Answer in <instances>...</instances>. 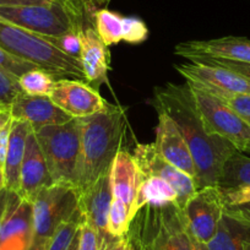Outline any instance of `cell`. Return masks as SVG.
<instances>
[{
  "label": "cell",
  "mask_w": 250,
  "mask_h": 250,
  "mask_svg": "<svg viewBox=\"0 0 250 250\" xmlns=\"http://www.w3.org/2000/svg\"><path fill=\"white\" fill-rule=\"evenodd\" d=\"M225 206L218 187L198 189L183 208L191 235L208 244L217 230Z\"/></svg>",
  "instance_id": "obj_9"
},
{
  "label": "cell",
  "mask_w": 250,
  "mask_h": 250,
  "mask_svg": "<svg viewBox=\"0 0 250 250\" xmlns=\"http://www.w3.org/2000/svg\"><path fill=\"white\" fill-rule=\"evenodd\" d=\"M225 211L239 220L250 223V203L242 204V205L225 206Z\"/></svg>",
  "instance_id": "obj_38"
},
{
  "label": "cell",
  "mask_w": 250,
  "mask_h": 250,
  "mask_svg": "<svg viewBox=\"0 0 250 250\" xmlns=\"http://www.w3.org/2000/svg\"><path fill=\"white\" fill-rule=\"evenodd\" d=\"M242 185H250V158L238 151L223 165L217 187L235 188Z\"/></svg>",
  "instance_id": "obj_24"
},
{
  "label": "cell",
  "mask_w": 250,
  "mask_h": 250,
  "mask_svg": "<svg viewBox=\"0 0 250 250\" xmlns=\"http://www.w3.org/2000/svg\"><path fill=\"white\" fill-rule=\"evenodd\" d=\"M22 93L18 79L0 70V112L10 110L14 101Z\"/></svg>",
  "instance_id": "obj_29"
},
{
  "label": "cell",
  "mask_w": 250,
  "mask_h": 250,
  "mask_svg": "<svg viewBox=\"0 0 250 250\" xmlns=\"http://www.w3.org/2000/svg\"><path fill=\"white\" fill-rule=\"evenodd\" d=\"M49 98L60 109L76 119L91 117L108 107V102L103 100L98 88L74 79L55 81Z\"/></svg>",
  "instance_id": "obj_12"
},
{
  "label": "cell",
  "mask_w": 250,
  "mask_h": 250,
  "mask_svg": "<svg viewBox=\"0 0 250 250\" xmlns=\"http://www.w3.org/2000/svg\"><path fill=\"white\" fill-rule=\"evenodd\" d=\"M191 245H193V250H208V245H206L205 243L200 242V240H198L196 238H194L193 235H191Z\"/></svg>",
  "instance_id": "obj_42"
},
{
  "label": "cell",
  "mask_w": 250,
  "mask_h": 250,
  "mask_svg": "<svg viewBox=\"0 0 250 250\" xmlns=\"http://www.w3.org/2000/svg\"><path fill=\"white\" fill-rule=\"evenodd\" d=\"M0 20L43 37H60L79 32L93 21L87 15L85 0L50 1L42 5L0 6Z\"/></svg>",
  "instance_id": "obj_5"
},
{
  "label": "cell",
  "mask_w": 250,
  "mask_h": 250,
  "mask_svg": "<svg viewBox=\"0 0 250 250\" xmlns=\"http://www.w3.org/2000/svg\"><path fill=\"white\" fill-rule=\"evenodd\" d=\"M31 131L32 128L26 120L13 119L8 151L4 162V177L6 189L16 194H19L20 190L21 166L25 156L26 141Z\"/></svg>",
  "instance_id": "obj_21"
},
{
  "label": "cell",
  "mask_w": 250,
  "mask_h": 250,
  "mask_svg": "<svg viewBox=\"0 0 250 250\" xmlns=\"http://www.w3.org/2000/svg\"><path fill=\"white\" fill-rule=\"evenodd\" d=\"M107 250H134L133 247H131L130 242L125 235L124 238H120V239H117L114 243H113L110 247L107 248Z\"/></svg>",
  "instance_id": "obj_41"
},
{
  "label": "cell",
  "mask_w": 250,
  "mask_h": 250,
  "mask_svg": "<svg viewBox=\"0 0 250 250\" xmlns=\"http://www.w3.org/2000/svg\"><path fill=\"white\" fill-rule=\"evenodd\" d=\"M113 201L112 188H110L109 172L98 178L92 187L80 195V210L83 217L96 230L100 242V249L107 250L117 239L108 233V216Z\"/></svg>",
  "instance_id": "obj_14"
},
{
  "label": "cell",
  "mask_w": 250,
  "mask_h": 250,
  "mask_svg": "<svg viewBox=\"0 0 250 250\" xmlns=\"http://www.w3.org/2000/svg\"><path fill=\"white\" fill-rule=\"evenodd\" d=\"M134 217L133 212L126 205L113 199L108 216V233L114 239H120L128 234Z\"/></svg>",
  "instance_id": "obj_27"
},
{
  "label": "cell",
  "mask_w": 250,
  "mask_h": 250,
  "mask_svg": "<svg viewBox=\"0 0 250 250\" xmlns=\"http://www.w3.org/2000/svg\"><path fill=\"white\" fill-rule=\"evenodd\" d=\"M54 183L50 177L40 144L32 130L26 141L25 156L21 166L19 195L32 203L42 189Z\"/></svg>",
  "instance_id": "obj_18"
},
{
  "label": "cell",
  "mask_w": 250,
  "mask_h": 250,
  "mask_svg": "<svg viewBox=\"0 0 250 250\" xmlns=\"http://www.w3.org/2000/svg\"><path fill=\"white\" fill-rule=\"evenodd\" d=\"M9 194L10 191L4 188L3 190L0 191V226H1V222L4 220V216H5L6 208H8V201H9Z\"/></svg>",
  "instance_id": "obj_40"
},
{
  "label": "cell",
  "mask_w": 250,
  "mask_h": 250,
  "mask_svg": "<svg viewBox=\"0 0 250 250\" xmlns=\"http://www.w3.org/2000/svg\"><path fill=\"white\" fill-rule=\"evenodd\" d=\"M126 238L134 250H193L191 234L177 204L144 206L133 220Z\"/></svg>",
  "instance_id": "obj_4"
},
{
  "label": "cell",
  "mask_w": 250,
  "mask_h": 250,
  "mask_svg": "<svg viewBox=\"0 0 250 250\" xmlns=\"http://www.w3.org/2000/svg\"><path fill=\"white\" fill-rule=\"evenodd\" d=\"M133 157L138 165L141 177L162 178L174 188L178 195L177 205L182 210L188 200L198 190L194 178L166 161L156 151L153 144H138L134 148Z\"/></svg>",
  "instance_id": "obj_10"
},
{
  "label": "cell",
  "mask_w": 250,
  "mask_h": 250,
  "mask_svg": "<svg viewBox=\"0 0 250 250\" xmlns=\"http://www.w3.org/2000/svg\"><path fill=\"white\" fill-rule=\"evenodd\" d=\"M147 36V26L141 19L133 18V16L123 18V41L138 44L146 41Z\"/></svg>",
  "instance_id": "obj_30"
},
{
  "label": "cell",
  "mask_w": 250,
  "mask_h": 250,
  "mask_svg": "<svg viewBox=\"0 0 250 250\" xmlns=\"http://www.w3.org/2000/svg\"><path fill=\"white\" fill-rule=\"evenodd\" d=\"M28 250H45V249H42V248H40V247H37V245H35V244H32L31 245V248Z\"/></svg>",
  "instance_id": "obj_45"
},
{
  "label": "cell",
  "mask_w": 250,
  "mask_h": 250,
  "mask_svg": "<svg viewBox=\"0 0 250 250\" xmlns=\"http://www.w3.org/2000/svg\"><path fill=\"white\" fill-rule=\"evenodd\" d=\"M153 105L172 118L190 150L196 189L217 187L223 165L238 150L223 138L206 133L189 83H167L156 88Z\"/></svg>",
  "instance_id": "obj_1"
},
{
  "label": "cell",
  "mask_w": 250,
  "mask_h": 250,
  "mask_svg": "<svg viewBox=\"0 0 250 250\" xmlns=\"http://www.w3.org/2000/svg\"><path fill=\"white\" fill-rule=\"evenodd\" d=\"M123 18L107 8L100 9L93 16V26L98 37L107 47L123 41Z\"/></svg>",
  "instance_id": "obj_25"
},
{
  "label": "cell",
  "mask_w": 250,
  "mask_h": 250,
  "mask_svg": "<svg viewBox=\"0 0 250 250\" xmlns=\"http://www.w3.org/2000/svg\"><path fill=\"white\" fill-rule=\"evenodd\" d=\"M208 250H250V223L223 211Z\"/></svg>",
  "instance_id": "obj_22"
},
{
  "label": "cell",
  "mask_w": 250,
  "mask_h": 250,
  "mask_svg": "<svg viewBox=\"0 0 250 250\" xmlns=\"http://www.w3.org/2000/svg\"><path fill=\"white\" fill-rule=\"evenodd\" d=\"M80 155L73 185L80 195L109 172L115 156L123 148L128 119L119 105L109 104L102 112L80 118Z\"/></svg>",
  "instance_id": "obj_2"
},
{
  "label": "cell",
  "mask_w": 250,
  "mask_h": 250,
  "mask_svg": "<svg viewBox=\"0 0 250 250\" xmlns=\"http://www.w3.org/2000/svg\"><path fill=\"white\" fill-rule=\"evenodd\" d=\"M211 93V92H210ZM232 108L250 126V93L228 95V93H211Z\"/></svg>",
  "instance_id": "obj_32"
},
{
  "label": "cell",
  "mask_w": 250,
  "mask_h": 250,
  "mask_svg": "<svg viewBox=\"0 0 250 250\" xmlns=\"http://www.w3.org/2000/svg\"><path fill=\"white\" fill-rule=\"evenodd\" d=\"M190 62H201V64H211V65L225 66V68L230 69V70L235 71V73L240 74L242 76L247 78L248 80H250V64H248V62H233V60H227V59H215V58H196V59H191Z\"/></svg>",
  "instance_id": "obj_37"
},
{
  "label": "cell",
  "mask_w": 250,
  "mask_h": 250,
  "mask_svg": "<svg viewBox=\"0 0 250 250\" xmlns=\"http://www.w3.org/2000/svg\"><path fill=\"white\" fill-rule=\"evenodd\" d=\"M13 119L26 120L33 131L48 125H62L74 119L60 109L48 96H28L21 93L10 108Z\"/></svg>",
  "instance_id": "obj_17"
},
{
  "label": "cell",
  "mask_w": 250,
  "mask_h": 250,
  "mask_svg": "<svg viewBox=\"0 0 250 250\" xmlns=\"http://www.w3.org/2000/svg\"><path fill=\"white\" fill-rule=\"evenodd\" d=\"M81 223V210L76 213L75 216L66 221L65 223H62L53 238L50 239L49 244H48L45 250H69L71 243L75 239L76 234L79 232Z\"/></svg>",
  "instance_id": "obj_28"
},
{
  "label": "cell",
  "mask_w": 250,
  "mask_h": 250,
  "mask_svg": "<svg viewBox=\"0 0 250 250\" xmlns=\"http://www.w3.org/2000/svg\"><path fill=\"white\" fill-rule=\"evenodd\" d=\"M174 53L189 60L215 58L250 64V40L227 36L208 41H187L177 44Z\"/></svg>",
  "instance_id": "obj_15"
},
{
  "label": "cell",
  "mask_w": 250,
  "mask_h": 250,
  "mask_svg": "<svg viewBox=\"0 0 250 250\" xmlns=\"http://www.w3.org/2000/svg\"><path fill=\"white\" fill-rule=\"evenodd\" d=\"M177 191L165 179L158 177H145L141 179L139 187L135 210L138 212L144 206L162 208L170 204H177Z\"/></svg>",
  "instance_id": "obj_23"
},
{
  "label": "cell",
  "mask_w": 250,
  "mask_h": 250,
  "mask_svg": "<svg viewBox=\"0 0 250 250\" xmlns=\"http://www.w3.org/2000/svg\"><path fill=\"white\" fill-rule=\"evenodd\" d=\"M52 0H0V6H23L42 5L50 3Z\"/></svg>",
  "instance_id": "obj_39"
},
{
  "label": "cell",
  "mask_w": 250,
  "mask_h": 250,
  "mask_svg": "<svg viewBox=\"0 0 250 250\" xmlns=\"http://www.w3.org/2000/svg\"><path fill=\"white\" fill-rule=\"evenodd\" d=\"M11 124H13V117H11L10 110H1L0 112V168H3V169L6 151H8L9 139H10Z\"/></svg>",
  "instance_id": "obj_36"
},
{
  "label": "cell",
  "mask_w": 250,
  "mask_h": 250,
  "mask_svg": "<svg viewBox=\"0 0 250 250\" xmlns=\"http://www.w3.org/2000/svg\"><path fill=\"white\" fill-rule=\"evenodd\" d=\"M109 178L113 199L128 206L135 216V200L143 177L129 151L122 148L117 153L110 167Z\"/></svg>",
  "instance_id": "obj_19"
},
{
  "label": "cell",
  "mask_w": 250,
  "mask_h": 250,
  "mask_svg": "<svg viewBox=\"0 0 250 250\" xmlns=\"http://www.w3.org/2000/svg\"><path fill=\"white\" fill-rule=\"evenodd\" d=\"M80 193L71 184H52L44 188L33 206L32 244L47 249L58 228L80 211Z\"/></svg>",
  "instance_id": "obj_7"
},
{
  "label": "cell",
  "mask_w": 250,
  "mask_h": 250,
  "mask_svg": "<svg viewBox=\"0 0 250 250\" xmlns=\"http://www.w3.org/2000/svg\"><path fill=\"white\" fill-rule=\"evenodd\" d=\"M55 79L40 68L26 71L19 78V85L23 93L28 96H48L49 97L55 85Z\"/></svg>",
  "instance_id": "obj_26"
},
{
  "label": "cell",
  "mask_w": 250,
  "mask_h": 250,
  "mask_svg": "<svg viewBox=\"0 0 250 250\" xmlns=\"http://www.w3.org/2000/svg\"><path fill=\"white\" fill-rule=\"evenodd\" d=\"M220 190L226 206L242 205V204L250 203V185H242V187L235 188H220Z\"/></svg>",
  "instance_id": "obj_35"
},
{
  "label": "cell",
  "mask_w": 250,
  "mask_h": 250,
  "mask_svg": "<svg viewBox=\"0 0 250 250\" xmlns=\"http://www.w3.org/2000/svg\"><path fill=\"white\" fill-rule=\"evenodd\" d=\"M5 188V177H4V169L0 168V191Z\"/></svg>",
  "instance_id": "obj_43"
},
{
  "label": "cell",
  "mask_w": 250,
  "mask_h": 250,
  "mask_svg": "<svg viewBox=\"0 0 250 250\" xmlns=\"http://www.w3.org/2000/svg\"><path fill=\"white\" fill-rule=\"evenodd\" d=\"M78 250H101L98 235L92 226L81 215V223L79 228Z\"/></svg>",
  "instance_id": "obj_34"
},
{
  "label": "cell",
  "mask_w": 250,
  "mask_h": 250,
  "mask_svg": "<svg viewBox=\"0 0 250 250\" xmlns=\"http://www.w3.org/2000/svg\"><path fill=\"white\" fill-rule=\"evenodd\" d=\"M174 68L188 83L208 92L228 95L250 93V80L225 66L190 62L177 64Z\"/></svg>",
  "instance_id": "obj_11"
},
{
  "label": "cell",
  "mask_w": 250,
  "mask_h": 250,
  "mask_svg": "<svg viewBox=\"0 0 250 250\" xmlns=\"http://www.w3.org/2000/svg\"><path fill=\"white\" fill-rule=\"evenodd\" d=\"M33 242L32 203L10 191L0 226V250H28Z\"/></svg>",
  "instance_id": "obj_13"
},
{
  "label": "cell",
  "mask_w": 250,
  "mask_h": 250,
  "mask_svg": "<svg viewBox=\"0 0 250 250\" xmlns=\"http://www.w3.org/2000/svg\"><path fill=\"white\" fill-rule=\"evenodd\" d=\"M35 68H37V66L20 59V58L14 57L13 54H10V53H8L0 47V70L6 73L8 75L19 80V78L23 75L26 71L32 70Z\"/></svg>",
  "instance_id": "obj_31"
},
{
  "label": "cell",
  "mask_w": 250,
  "mask_h": 250,
  "mask_svg": "<svg viewBox=\"0 0 250 250\" xmlns=\"http://www.w3.org/2000/svg\"><path fill=\"white\" fill-rule=\"evenodd\" d=\"M157 113L158 125L156 130V141L153 143L156 151L170 165L193 177L195 180V163L179 129L172 118L163 110L157 109Z\"/></svg>",
  "instance_id": "obj_16"
},
{
  "label": "cell",
  "mask_w": 250,
  "mask_h": 250,
  "mask_svg": "<svg viewBox=\"0 0 250 250\" xmlns=\"http://www.w3.org/2000/svg\"><path fill=\"white\" fill-rule=\"evenodd\" d=\"M78 243H79V232H78V234H76L75 239H74L73 243H71L69 250H78Z\"/></svg>",
  "instance_id": "obj_44"
},
{
  "label": "cell",
  "mask_w": 250,
  "mask_h": 250,
  "mask_svg": "<svg viewBox=\"0 0 250 250\" xmlns=\"http://www.w3.org/2000/svg\"><path fill=\"white\" fill-rule=\"evenodd\" d=\"M79 36L81 43L80 62L86 76V83L93 87H98V85L107 81L110 59L109 50L98 37L95 26L91 23L83 26Z\"/></svg>",
  "instance_id": "obj_20"
},
{
  "label": "cell",
  "mask_w": 250,
  "mask_h": 250,
  "mask_svg": "<svg viewBox=\"0 0 250 250\" xmlns=\"http://www.w3.org/2000/svg\"><path fill=\"white\" fill-rule=\"evenodd\" d=\"M208 135L223 138L239 152H250V126L225 102L203 88L190 85Z\"/></svg>",
  "instance_id": "obj_8"
},
{
  "label": "cell",
  "mask_w": 250,
  "mask_h": 250,
  "mask_svg": "<svg viewBox=\"0 0 250 250\" xmlns=\"http://www.w3.org/2000/svg\"><path fill=\"white\" fill-rule=\"evenodd\" d=\"M0 47L49 73L55 80L74 79L85 81L80 59L62 52L43 36L36 35L19 26L0 20Z\"/></svg>",
  "instance_id": "obj_3"
},
{
  "label": "cell",
  "mask_w": 250,
  "mask_h": 250,
  "mask_svg": "<svg viewBox=\"0 0 250 250\" xmlns=\"http://www.w3.org/2000/svg\"><path fill=\"white\" fill-rule=\"evenodd\" d=\"M33 133L44 156L53 183L73 185L80 155L81 128L79 119L74 118L62 125H48Z\"/></svg>",
  "instance_id": "obj_6"
},
{
  "label": "cell",
  "mask_w": 250,
  "mask_h": 250,
  "mask_svg": "<svg viewBox=\"0 0 250 250\" xmlns=\"http://www.w3.org/2000/svg\"><path fill=\"white\" fill-rule=\"evenodd\" d=\"M80 32V31H79ZM79 32H71L66 33L60 37H44L50 44L57 47L62 52L66 53L69 55H73L80 59V50H81V43H80V36Z\"/></svg>",
  "instance_id": "obj_33"
}]
</instances>
